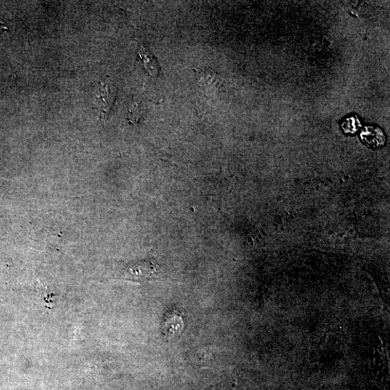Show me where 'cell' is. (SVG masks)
<instances>
[{
	"label": "cell",
	"mask_w": 390,
	"mask_h": 390,
	"mask_svg": "<svg viewBox=\"0 0 390 390\" xmlns=\"http://www.w3.org/2000/svg\"><path fill=\"white\" fill-rule=\"evenodd\" d=\"M361 136L363 141L372 147H379L382 145L385 141L382 132L373 127L366 128L361 133Z\"/></svg>",
	"instance_id": "obj_3"
},
{
	"label": "cell",
	"mask_w": 390,
	"mask_h": 390,
	"mask_svg": "<svg viewBox=\"0 0 390 390\" xmlns=\"http://www.w3.org/2000/svg\"><path fill=\"white\" fill-rule=\"evenodd\" d=\"M184 328V318L180 311L174 310L165 314L162 325L163 336L169 338H177L182 333Z\"/></svg>",
	"instance_id": "obj_1"
},
{
	"label": "cell",
	"mask_w": 390,
	"mask_h": 390,
	"mask_svg": "<svg viewBox=\"0 0 390 390\" xmlns=\"http://www.w3.org/2000/svg\"><path fill=\"white\" fill-rule=\"evenodd\" d=\"M108 86L103 84L102 88L100 89L99 95L96 97L95 103L98 108L102 112H107L108 108H109V91H108Z\"/></svg>",
	"instance_id": "obj_4"
},
{
	"label": "cell",
	"mask_w": 390,
	"mask_h": 390,
	"mask_svg": "<svg viewBox=\"0 0 390 390\" xmlns=\"http://www.w3.org/2000/svg\"><path fill=\"white\" fill-rule=\"evenodd\" d=\"M131 272L138 278L150 280L154 278L160 272V266L151 262H142L132 269Z\"/></svg>",
	"instance_id": "obj_2"
}]
</instances>
